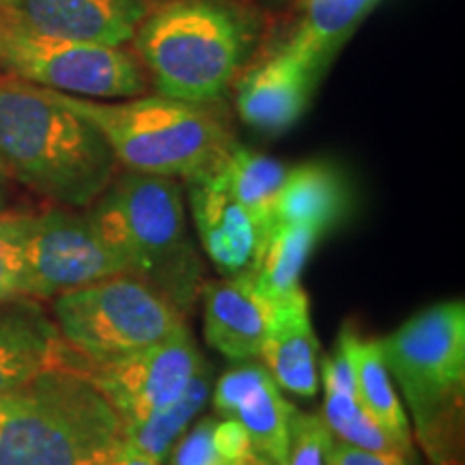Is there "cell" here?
<instances>
[{
    "mask_svg": "<svg viewBox=\"0 0 465 465\" xmlns=\"http://www.w3.org/2000/svg\"><path fill=\"white\" fill-rule=\"evenodd\" d=\"M0 171L42 199L86 209L119 171L113 149L48 89L0 80Z\"/></svg>",
    "mask_w": 465,
    "mask_h": 465,
    "instance_id": "cell-1",
    "label": "cell"
},
{
    "mask_svg": "<svg viewBox=\"0 0 465 465\" xmlns=\"http://www.w3.org/2000/svg\"><path fill=\"white\" fill-rule=\"evenodd\" d=\"M93 223L138 278L179 308L194 311L205 287V263L192 240L182 179L116 171L86 207Z\"/></svg>",
    "mask_w": 465,
    "mask_h": 465,
    "instance_id": "cell-2",
    "label": "cell"
},
{
    "mask_svg": "<svg viewBox=\"0 0 465 465\" xmlns=\"http://www.w3.org/2000/svg\"><path fill=\"white\" fill-rule=\"evenodd\" d=\"M252 42L254 28L232 0H162L130 44L158 95L218 104L246 65Z\"/></svg>",
    "mask_w": 465,
    "mask_h": 465,
    "instance_id": "cell-3",
    "label": "cell"
},
{
    "mask_svg": "<svg viewBox=\"0 0 465 465\" xmlns=\"http://www.w3.org/2000/svg\"><path fill=\"white\" fill-rule=\"evenodd\" d=\"M121 441L114 407L74 366L0 394V465H106Z\"/></svg>",
    "mask_w": 465,
    "mask_h": 465,
    "instance_id": "cell-4",
    "label": "cell"
},
{
    "mask_svg": "<svg viewBox=\"0 0 465 465\" xmlns=\"http://www.w3.org/2000/svg\"><path fill=\"white\" fill-rule=\"evenodd\" d=\"M380 345L424 457L433 465H461L465 302L424 308Z\"/></svg>",
    "mask_w": 465,
    "mask_h": 465,
    "instance_id": "cell-5",
    "label": "cell"
},
{
    "mask_svg": "<svg viewBox=\"0 0 465 465\" xmlns=\"http://www.w3.org/2000/svg\"><path fill=\"white\" fill-rule=\"evenodd\" d=\"M48 91L102 134L119 166L127 171L185 182L216 168L237 144L216 104H192L164 95L91 100Z\"/></svg>",
    "mask_w": 465,
    "mask_h": 465,
    "instance_id": "cell-6",
    "label": "cell"
},
{
    "mask_svg": "<svg viewBox=\"0 0 465 465\" xmlns=\"http://www.w3.org/2000/svg\"><path fill=\"white\" fill-rule=\"evenodd\" d=\"M52 319L84 362L130 356L188 328L177 306L130 274L54 295Z\"/></svg>",
    "mask_w": 465,
    "mask_h": 465,
    "instance_id": "cell-7",
    "label": "cell"
},
{
    "mask_svg": "<svg viewBox=\"0 0 465 465\" xmlns=\"http://www.w3.org/2000/svg\"><path fill=\"white\" fill-rule=\"evenodd\" d=\"M0 69L22 83L91 100L147 93V74L125 48L35 33L0 14Z\"/></svg>",
    "mask_w": 465,
    "mask_h": 465,
    "instance_id": "cell-8",
    "label": "cell"
},
{
    "mask_svg": "<svg viewBox=\"0 0 465 465\" xmlns=\"http://www.w3.org/2000/svg\"><path fill=\"white\" fill-rule=\"evenodd\" d=\"M26 261L33 300L127 274L124 259L104 240L89 212L61 205L26 213Z\"/></svg>",
    "mask_w": 465,
    "mask_h": 465,
    "instance_id": "cell-9",
    "label": "cell"
},
{
    "mask_svg": "<svg viewBox=\"0 0 465 465\" xmlns=\"http://www.w3.org/2000/svg\"><path fill=\"white\" fill-rule=\"evenodd\" d=\"M205 362L188 328L158 345L130 356L84 362L80 371L95 383L121 422L147 420L179 399L192 377Z\"/></svg>",
    "mask_w": 465,
    "mask_h": 465,
    "instance_id": "cell-10",
    "label": "cell"
},
{
    "mask_svg": "<svg viewBox=\"0 0 465 465\" xmlns=\"http://www.w3.org/2000/svg\"><path fill=\"white\" fill-rule=\"evenodd\" d=\"M323 72V63L289 39L281 50L263 58L237 80V114L248 127L265 136L284 134L311 106L312 93Z\"/></svg>",
    "mask_w": 465,
    "mask_h": 465,
    "instance_id": "cell-11",
    "label": "cell"
},
{
    "mask_svg": "<svg viewBox=\"0 0 465 465\" xmlns=\"http://www.w3.org/2000/svg\"><path fill=\"white\" fill-rule=\"evenodd\" d=\"M151 7L144 0H0V14L35 33L125 48Z\"/></svg>",
    "mask_w": 465,
    "mask_h": 465,
    "instance_id": "cell-12",
    "label": "cell"
},
{
    "mask_svg": "<svg viewBox=\"0 0 465 465\" xmlns=\"http://www.w3.org/2000/svg\"><path fill=\"white\" fill-rule=\"evenodd\" d=\"M213 407L220 418H231L246 429L254 450L272 465H282L289 429L298 407L284 399L282 388L257 360L237 362L216 381Z\"/></svg>",
    "mask_w": 465,
    "mask_h": 465,
    "instance_id": "cell-13",
    "label": "cell"
},
{
    "mask_svg": "<svg viewBox=\"0 0 465 465\" xmlns=\"http://www.w3.org/2000/svg\"><path fill=\"white\" fill-rule=\"evenodd\" d=\"M216 168L185 179V188L203 252L226 278L252 267L267 229L232 199Z\"/></svg>",
    "mask_w": 465,
    "mask_h": 465,
    "instance_id": "cell-14",
    "label": "cell"
},
{
    "mask_svg": "<svg viewBox=\"0 0 465 465\" xmlns=\"http://www.w3.org/2000/svg\"><path fill=\"white\" fill-rule=\"evenodd\" d=\"M201 298L207 345L231 362L257 360L274 304L261 293L250 270L218 282H205Z\"/></svg>",
    "mask_w": 465,
    "mask_h": 465,
    "instance_id": "cell-15",
    "label": "cell"
},
{
    "mask_svg": "<svg viewBox=\"0 0 465 465\" xmlns=\"http://www.w3.org/2000/svg\"><path fill=\"white\" fill-rule=\"evenodd\" d=\"M80 360L37 300L0 302V394L56 366L80 369Z\"/></svg>",
    "mask_w": 465,
    "mask_h": 465,
    "instance_id": "cell-16",
    "label": "cell"
},
{
    "mask_svg": "<svg viewBox=\"0 0 465 465\" xmlns=\"http://www.w3.org/2000/svg\"><path fill=\"white\" fill-rule=\"evenodd\" d=\"M282 391L315 397L319 386V341L304 287L276 302L259 358Z\"/></svg>",
    "mask_w": 465,
    "mask_h": 465,
    "instance_id": "cell-17",
    "label": "cell"
},
{
    "mask_svg": "<svg viewBox=\"0 0 465 465\" xmlns=\"http://www.w3.org/2000/svg\"><path fill=\"white\" fill-rule=\"evenodd\" d=\"M349 212L351 190L345 174L328 162H306L289 168L276 199L274 223L306 224L323 235L336 229Z\"/></svg>",
    "mask_w": 465,
    "mask_h": 465,
    "instance_id": "cell-18",
    "label": "cell"
},
{
    "mask_svg": "<svg viewBox=\"0 0 465 465\" xmlns=\"http://www.w3.org/2000/svg\"><path fill=\"white\" fill-rule=\"evenodd\" d=\"M349 353L356 377V397L369 416L380 424L410 465H418V455L411 435V424L394 381L383 360L380 339H364L356 330L347 328Z\"/></svg>",
    "mask_w": 465,
    "mask_h": 465,
    "instance_id": "cell-19",
    "label": "cell"
},
{
    "mask_svg": "<svg viewBox=\"0 0 465 465\" xmlns=\"http://www.w3.org/2000/svg\"><path fill=\"white\" fill-rule=\"evenodd\" d=\"M319 240L322 232L306 224L274 223L265 231L250 274L272 304L302 289V274Z\"/></svg>",
    "mask_w": 465,
    "mask_h": 465,
    "instance_id": "cell-20",
    "label": "cell"
},
{
    "mask_svg": "<svg viewBox=\"0 0 465 465\" xmlns=\"http://www.w3.org/2000/svg\"><path fill=\"white\" fill-rule=\"evenodd\" d=\"M212 366L205 360L188 386H185V391L179 394V399H174L171 405L160 410L158 414L149 416L147 420L124 424V444L155 459V461L164 463L168 455H171L173 446L177 444V440L188 431L190 424L196 420L203 407L212 399Z\"/></svg>",
    "mask_w": 465,
    "mask_h": 465,
    "instance_id": "cell-21",
    "label": "cell"
},
{
    "mask_svg": "<svg viewBox=\"0 0 465 465\" xmlns=\"http://www.w3.org/2000/svg\"><path fill=\"white\" fill-rule=\"evenodd\" d=\"M216 171L232 199L252 213L265 229H270L274 223L276 199L287 179L289 166L272 155L235 144Z\"/></svg>",
    "mask_w": 465,
    "mask_h": 465,
    "instance_id": "cell-22",
    "label": "cell"
},
{
    "mask_svg": "<svg viewBox=\"0 0 465 465\" xmlns=\"http://www.w3.org/2000/svg\"><path fill=\"white\" fill-rule=\"evenodd\" d=\"M381 0H304V15L291 39L325 67Z\"/></svg>",
    "mask_w": 465,
    "mask_h": 465,
    "instance_id": "cell-23",
    "label": "cell"
},
{
    "mask_svg": "<svg viewBox=\"0 0 465 465\" xmlns=\"http://www.w3.org/2000/svg\"><path fill=\"white\" fill-rule=\"evenodd\" d=\"M171 465H220V463H261L263 457L254 450L246 429L231 418L205 416L192 422L190 429L173 446ZM270 463V461H267Z\"/></svg>",
    "mask_w": 465,
    "mask_h": 465,
    "instance_id": "cell-24",
    "label": "cell"
},
{
    "mask_svg": "<svg viewBox=\"0 0 465 465\" xmlns=\"http://www.w3.org/2000/svg\"><path fill=\"white\" fill-rule=\"evenodd\" d=\"M322 416L330 431H332L334 440L345 441V444L356 446V449L377 452V455L403 459L397 446L392 444V440L383 433L380 424L360 405L356 394L323 388Z\"/></svg>",
    "mask_w": 465,
    "mask_h": 465,
    "instance_id": "cell-25",
    "label": "cell"
},
{
    "mask_svg": "<svg viewBox=\"0 0 465 465\" xmlns=\"http://www.w3.org/2000/svg\"><path fill=\"white\" fill-rule=\"evenodd\" d=\"M22 298H31L26 261V213L7 212L0 213V302Z\"/></svg>",
    "mask_w": 465,
    "mask_h": 465,
    "instance_id": "cell-26",
    "label": "cell"
},
{
    "mask_svg": "<svg viewBox=\"0 0 465 465\" xmlns=\"http://www.w3.org/2000/svg\"><path fill=\"white\" fill-rule=\"evenodd\" d=\"M334 435L317 411H295L282 465H328Z\"/></svg>",
    "mask_w": 465,
    "mask_h": 465,
    "instance_id": "cell-27",
    "label": "cell"
},
{
    "mask_svg": "<svg viewBox=\"0 0 465 465\" xmlns=\"http://www.w3.org/2000/svg\"><path fill=\"white\" fill-rule=\"evenodd\" d=\"M328 465H410L399 457L377 455V452L356 449V446L345 444V441L334 440L332 450H330Z\"/></svg>",
    "mask_w": 465,
    "mask_h": 465,
    "instance_id": "cell-28",
    "label": "cell"
},
{
    "mask_svg": "<svg viewBox=\"0 0 465 465\" xmlns=\"http://www.w3.org/2000/svg\"><path fill=\"white\" fill-rule=\"evenodd\" d=\"M106 465H162V463L147 455H143V452H138L136 449H132V446H127L121 441L119 450L114 452V457L110 459Z\"/></svg>",
    "mask_w": 465,
    "mask_h": 465,
    "instance_id": "cell-29",
    "label": "cell"
},
{
    "mask_svg": "<svg viewBox=\"0 0 465 465\" xmlns=\"http://www.w3.org/2000/svg\"><path fill=\"white\" fill-rule=\"evenodd\" d=\"M11 203H14V182L0 171V213L11 212Z\"/></svg>",
    "mask_w": 465,
    "mask_h": 465,
    "instance_id": "cell-30",
    "label": "cell"
},
{
    "mask_svg": "<svg viewBox=\"0 0 465 465\" xmlns=\"http://www.w3.org/2000/svg\"><path fill=\"white\" fill-rule=\"evenodd\" d=\"M220 465H272V463L261 461V463H220Z\"/></svg>",
    "mask_w": 465,
    "mask_h": 465,
    "instance_id": "cell-31",
    "label": "cell"
},
{
    "mask_svg": "<svg viewBox=\"0 0 465 465\" xmlns=\"http://www.w3.org/2000/svg\"><path fill=\"white\" fill-rule=\"evenodd\" d=\"M144 3H147V5H149V7H155V5H158V3H162V0H144Z\"/></svg>",
    "mask_w": 465,
    "mask_h": 465,
    "instance_id": "cell-32",
    "label": "cell"
}]
</instances>
